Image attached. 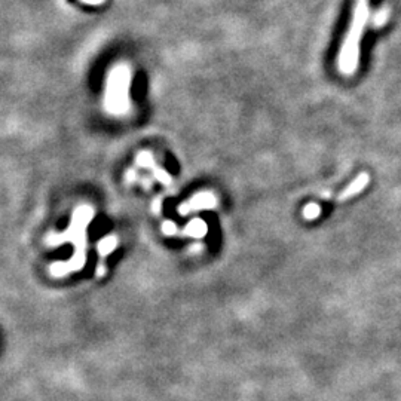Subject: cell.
<instances>
[{
  "label": "cell",
  "instance_id": "6da1fadb",
  "mask_svg": "<svg viewBox=\"0 0 401 401\" xmlns=\"http://www.w3.org/2000/svg\"><path fill=\"white\" fill-rule=\"evenodd\" d=\"M94 209L91 205H80L72 215V222L64 232L61 234H50L47 243L50 245H60L64 243H72L75 245V255L72 260L66 263H55L51 266V272L55 277H63V275L79 271L85 265V253H86V227L91 220L94 219Z\"/></svg>",
  "mask_w": 401,
  "mask_h": 401
},
{
  "label": "cell",
  "instance_id": "7a4b0ae2",
  "mask_svg": "<svg viewBox=\"0 0 401 401\" xmlns=\"http://www.w3.org/2000/svg\"><path fill=\"white\" fill-rule=\"evenodd\" d=\"M369 0H357L352 15L351 27L343 40L342 50L339 54L338 66L340 73L351 76L355 73L360 60V42L363 38V31L369 21Z\"/></svg>",
  "mask_w": 401,
  "mask_h": 401
},
{
  "label": "cell",
  "instance_id": "3957f363",
  "mask_svg": "<svg viewBox=\"0 0 401 401\" xmlns=\"http://www.w3.org/2000/svg\"><path fill=\"white\" fill-rule=\"evenodd\" d=\"M130 85L131 70L127 64L114 66L109 72L105 109L114 116H122L130 112Z\"/></svg>",
  "mask_w": 401,
  "mask_h": 401
},
{
  "label": "cell",
  "instance_id": "277c9868",
  "mask_svg": "<svg viewBox=\"0 0 401 401\" xmlns=\"http://www.w3.org/2000/svg\"><path fill=\"white\" fill-rule=\"evenodd\" d=\"M215 205H217V198L214 197V193L199 192L197 195H193V197L188 202L179 205V214L188 215L189 213H193V211L214 209Z\"/></svg>",
  "mask_w": 401,
  "mask_h": 401
},
{
  "label": "cell",
  "instance_id": "5b68a950",
  "mask_svg": "<svg viewBox=\"0 0 401 401\" xmlns=\"http://www.w3.org/2000/svg\"><path fill=\"white\" fill-rule=\"evenodd\" d=\"M118 247V238L114 236V235H109L106 238H103L97 248H98V266H97V277H103V275L106 273V265H105V262H106V257L113 253L114 250H116Z\"/></svg>",
  "mask_w": 401,
  "mask_h": 401
},
{
  "label": "cell",
  "instance_id": "8992f818",
  "mask_svg": "<svg viewBox=\"0 0 401 401\" xmlns=\"http://www.w3.org/2000/svg\"><path fill=\"white\" fill-rule=\"evenodd\" d=\"M369 181H370V177L368 173L358 174V177L355 179L351 185L339 195V201H347V199L355 197V195H358L360 192H363L365 189V186L369 185Z\"/></svg>",
  "mask_w": 401,
  "mask_h": 401
},
{
  "label": "cell",
  "instance_id": "52a82bcc",
  "mask_svg": "<svg viewBox=\"0 0 401 401\" xmlns=\"http://www.w3.org/2000/svg\"><path fill=\"white\" fill-rule=\"evenodd\" d=\"M207 231H209V227L204 220L193 219L190 223H188L185 229H183V235L193 236V238H202L205 234H207Z\"/></svg>",
  "mask_w": 401,
  "mask_h": 401
},
{
  "label": "cell",
  "instance_id": "ba28073f",
  "mask_svg": "<svg viewBox=\"0 0 401 401\" xmlns=\"http://www.w3.org/2000/svg\"><path fill=\"white\" fill-rule=\"evenodd\" d=\"M135 165L140 167V168H146V169H153L156 168V162H155V158L151 152H140L139 156L135 158Z\"/></svg>",
  "mask_w": 401,
  "mask_h": 401
},
{
  "label": "cell",
  "instance_id": "9c48e42d",
  "mask_svg": "<svg viewBox=\"0 0 401 401\" xmlns=\"http://www.w3.org/2000/svg\"><path fill=\"white\" fill-rule=\"evenodd\" d=\"M388 18H389V9H388V8H382V9L377 10V13L373 15L372 26H373V27H382L384 24H386Z\"/></svg>",
  "mask_w": 401,
  "mask_h": 401
},
{
  "label": "cell",
  "instance_id": "30bf717a",
  "mask_svg": "<svg viewBox=\"0 0 401 401\" xmlns=\"http://www.w3.org/2000/svg\"><path fill=\"white\" fill-rule=\"evenodd\" d=\"M319 214H321V209L318 204H314V202L308 204L303 209V217L306 220H315Z\"/></svg>",
  "mask_w": 401,
  "mask_h": 401
},
{
  "label": "cell",
  "instance_id": "8fae6325",
  "mask_svg": "<svg viewBox=\"0 0 401 401\" xmlns=\"http://www.w3.org/2000/svg\"><path fill=\"white\" fill-rule=\"evenodd\" d=\"M152 171H153V177H155L158 181H160V183H162V185H165V186H169V185H171V177H169V174L167 173L165 169L156 167V168H153Z\"/></svg>",
  "mask_w": 401,
  "mask_h": 401
},
{
  "label": "cell",
  "instance_id": "7c38bea8",
  "mask_svg": "<svg viewBox=\"0 0 401 401\" xmlns=\"http://www.w3.org/2000/svg\"><path fill=\"white\" fill-rule=\"evenodd\" d=\"M162 232H164L165 235H168V236L176 235V232H177V226H176V223L167 220V222L162 225Z\"/></svg>",
  "mask_w": 401,
  "mask_h": 401
},
{
  "label": "cell",
  "instance_id": "4fadbf2b",
  "mask_svg": "<svg viewBox=\"0 0 401 401\" xmlns=\"http://www.w3.org/2000/svg\"><path fill=\"white\" fill-rule=\"evenodd\" d=\"M125 180L127 183H134L137 180V171L135 169H130L127 174H125Z\"/></svg>",
  "mask_w": 401,
  "mask_h": 401
},
{
  "label": "cell",
  "instance_id": "5bb4252c",
  "mask_svg": "<svg viewBox=\"0 0 401 401\" xmlns=\"http://www.w3.org/2000/svg\"><path fill=\"white\" fill-rule=\"evenodd\" d=\"M160 209H162V199H160V198H156V199H155V202H153V211H155L156 214H159Z\"/></svg>",
  "mask_w": 401,
  "mask_h": 401
},
{
  "label": "cell",
  "instance_id": "9a60e30c",
  "mask_svg": "<svg viewBox=\"0 0 401 401\" xmlns=\"http://www.w3.org/2000/svg\"><path fill=\"white\" fill-rule=\"evenodd\" d=\"M80 2L86 5H101L105 3V0H80Z\"/></svg>",
  "mask_w": 401,
  "mask_h": 401
}]
</instances>
